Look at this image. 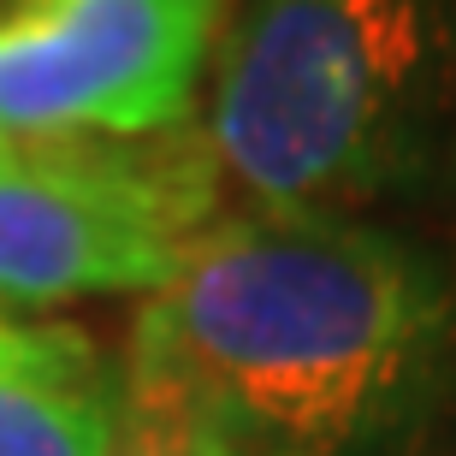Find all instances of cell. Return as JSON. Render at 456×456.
Instances as JSON below:
<instances>
[{
    "instance_id": "cell-5",
    "label": "cell",
    "mask_w": 456,
    "mask_h": 456,
    "mask_svg": "<svg viewBox=\"0 0 456 456\" xmlns=\"http://www.w3.org/2000/svg\"><path fill=\"white\" fill-rule=\"evenodd\" d=\"M125 355L66 321H0V456H113Z\"/></svg>"
},
{
    "instance_id": "cell-7",
    "label": "cell",
    "mask_w": 456,
    "mask_h": 456,
    "mask_svg": "<svg viewBox=\"0 0 456 456\" xmlns=\"http://www.w3.org/2000/svg\"><path fill=\"white\" fill-rule=\"evenodd\" d=\"M66 12H71V0H0V48L53 30Z\"/></svg>"
},
{
    "instance_id": "cell-1",
    "label": "cell",
    "mask_w": 456,
    "mask_h": 456,
    "mask_svg": "<svg viewBox=\"0 0 456 456\" xmlns=\"http://www.w3.org/2000/svg\"><path fill=\"white\" fill-rule=\"evenodd\" d=\"M243 456H421L456 415V261L373 214L237 208L131 326Z\"/></svg>"
},
{
    "instance_id": "cell-2",
    "label": "cell",
    "mask_w": 456,
    "mask_h": 456,
    "mask_svg": "<svg viewBox=\"0 0 456 456\" xmlns=\"http://www.w3.org/2000/svg\"><path fill=\"white\" fill-rule=\"evenodd\" d=\"M208 136L261 208L456 202V0H232Z\"/></svg>"
},
{
    "instance_id": "cell-4",
    "label": "cell",
    "mask_w": 456,
    "mask_h": 456,
    "mask_svg": "<svg viewBox=\"0 0 456 456\" xmlns=\"http://www.w3.org/2000/svg\"><path fill=\"white\" fill-rule=\"evenodd\" d=\"M225 18L232 0H71L53 30L0 48V142L190 125Z\"/></svg>"
},
{
    "instance_id": "cell-3",
    "label": "cell",
    "mask_w": 456,
    "mask_h": 456,
    "mask_svg": "<svg viewBox=\"0 0 456 456\" xmlns=\"http://www.w3.org/2000/svg\"><path fill=\"white\" fill-rule=\"evenodd\" d=\"M220 196L225 167L196 118L149 136L0 142V303L154 297L220 220Z\"/></svg>"
},
{
    "instance_id": "cell-6",
    "label": "cell",
    "mask_w": 456,
    "mask_h": 456,
    "mask_svg": "<svg viewBox=\"0 0 456 456\" xmlns=\"http://www.w3.org/2000/svg\"><path fill=\"white\" fill-rule=\"evenodd\" d=\"M113 456H243L190 386L149 350L125 344V415Z\"/></svg>"
}]
</instances>
